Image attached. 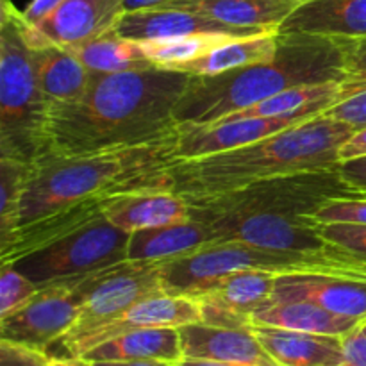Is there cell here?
Masks as SVG:
<instances>
[{
	"instance_id": "obj_34",
	"label": "cell",
	"mask_w": 366,
	"mask_h": 366,
	"mask_svg": "<svg viewBox=\"0 0 366 366\" xmlns=\"http://www.w3.org/2000/svg\"><path fill=\"white\" fill-rule=\"evenodd\" d=\"M318 231L336 249L366 263V225L318 224Z\"/></svg>"
},
{
	"instance_id": "obj_32",
	"label": "cell",
	"mask_w": 366,
	"mask_h": 366,
	"mask_svg": "<svg viewBox=\"0 0 366 366\" xmlns=\"http://www.w3.org/2000/svg\"><path fill=\"white\" fill-rule=\"evenodd\" d=\"M317 224H356L366 225V197L352 193L331 197L307 214Z\"/></svg>"
},
{
	"instance_id": "obj_8",
	"label": "cell",
	"mask_w": 366,
	"mask_h": 366,
	"mask_svg": "<svg viewBox=\"0 0 366 366\" xmlns=\"http://www.w3.org/2000/svg\"><path fill=\"white\" fill-rule=\"evenodd\" d=\"M336 168L256 182L220 199L192 204V211L193 214H310L324 200L349 193Z\"/></svg>"
},
{
	"instance_id": "obj_38",
	"label": "cell",
	"mask_w": 366,
	"mask_h": 366,
	"mask_svg": "<svg viewBox=\"0 0 366 366\" xmlns=\"http://www.w3.org/2000/svg\"><path fill=\"white\" fill-rule=\"evenodd\" d=\"M338 177L352 195L366 197V156L338 163Z\"/></svg>"
},
{
	"instance_id": "obj_9",
	"label": "cell",
	"mask_w": 366,
	"mask_h": 366,
	"mask_svg": "<svg viewBox=\"0 0 366 366\" xmlns=\"http://www.w3.org/2000/svg\"><path fill=\"white\" fill-rule=\"evenodd\" d=\"M163 261H124L120 264L92 274L86 281V297L81 315L74 327L57 343L77 340L131 310L147 297L164 292ZM56 343V345H57Z\"/></svg>"
},
{
	"instance_id": "obj_18",
	"label": "cell",
	"mask_w": 366,
	"mask_h": 366,
	"mask_svg": "<svg viewBox=\"0 0 366 366\" xmlns=\"http://www.w3.org/2000/svg\"><path fill=\"white\" fill-rule=\"evenodd\" d=\"M182 354L188 360L222 361L243 366H279L250 329L217 327L204 322L179 327Z\"/></svg>"
},
{
	"instance_id": "obj_24",
	"label": "cell",
	"mask_w": 366,
	"mask_h": 366,
	"mask_svg": "<svg viewBox=\"0 0 366 366\" xmlns=\"http://www.w3.org/2000/svg\"><path fill=\"white\" fill-rule=\"evenodd\" d=\"M213 243L214 236L209 225L192 218L188 222L131 232L129 261L157 263V261L177 259L206 249Z\"/></svg>"
},
{
	"instance_id": "obj_21",
	"label": "cell",
	"mask_w": 366,
	"mask_h": 366,
	"mask_svg": "<svg viewBox=\"0 0 366 366\" xmlns=\"http://www.w3.org/2000/svg\"><path fill=\"white\" fill-rule=\"evenodd\" d=\"M279 32H302L325 38L366 39V0H306Z\"/></svg>"
},
{
	"instance_id": "obj_1",
	"label": "cell",
	"mask_w": 366,
	"mask_h": 366,
	"mask_svg": "<svg viewBox=\"0 0 366 366\" xmlns=\"http://www.w3.org/2000/svg\"><path fill=\"white\" fill-rule=\"evenodd\" d=\"M177 161V132L152 143L79 156L45 152L32 163L16 242L0 259L14 263L104 217V206L114 197L174 189L172 168Z\"/></svg>"
},
{
	"instance_id": "obj_23",
	"label": "cell",
	"mask_w": 366,
	"mask_h": 366,
	"mask_svg": "<svg viewBox=\"0 0 366 366\" xmlns=\"http://www.w3.org/2000/svg\"><path fill=\"white\" fill-rule=\"evenodd\" d=\"M300 4L302 0H172L161 7L193 11L232 27L279 31Z\"/></svg>"
},
{
	"instance_id": "obj_42",
	"label": "cell",
	"mask_w": 366,
	"mask_h": 366,
	"mask_svg": "<svg viewBox=\"0 0 366 366\" xmlns=\"http://www.w3.org/2000/svg\"><path fill=\"white\" fill-rule=\"evenodd\" d=\"M168 2H172V0H124V6L125 13H131V11L154 9V7H161Z\"/></svg>"
},
{
	"instance_id": "obj_46",
	"label": "cell",
	"mask_w": 366,
	"mask_h": 366,
	"mask_svg": "<svg viewBox=\"0 0 366 366\" xmlns=\"http://www.w3.org/2000/svg\"><path fill=\"white\" fill-rule=\"evenodd\" d=\"M302 2H306V0H302Z\"/></svg>"
},
{
	"instance_id": "obj_19",
	"label": "cell",
	"mask_w": 366,
	"mask_h": 366,
	"mask_svg": "<svg viewBox=\"0 0 366 366\" xmlns=\"http://www.w3.org/2000/svg\"><path fill=\"white\" fill-rule=\"evenodd\" d=\"M102 214L107 222L129 234L193 218L192 204L174 189H145L114 197L104 206Z\"/></svg>"
},
{
	"instance_id": "obj_39",
	"label": "cell",
	"mask_w": 366,
	"mask_h": 366,
	"mask_svg": "<svg viewBox=\"0 0 366 366\" xmlns=\"http://www.w3.org/2000/svg\"><path fill=\"white\" fill-rule=\"evenodd\" d=\"M343 366H366V320L342 336Z\"/></svg>"
},
{
	"instance_id": "obj_5",
	"label": "cell",
	"mask_w": 366,
	"mask_h": 366,
	"mask_svg": "<svg viewBox=\"0 0 366 366\" xmlns=\"http://www.w3.org/2000/svg\"><path fill=\"white\" fill-rule=\"evenodd\" d=\"M25 18L11 0L0 7V156L32 164L45 154L49 100L41 92Z\"/></svg>"
},
{
	"instance_id": "obj_26",
	"label": "cell",
	"mask_w": 366,
	"mask_h": 366,
	"mask_svg": "<svg viewBox=\"0 0 366 366\" xmlns=\"http://www.w3.org/2000/svg\"><path fill=\"white\" fill-rule=\"evenodd\" d=\"M363 320L343 317L306 300L295 302H270L252 315V325L290 329L311 335L345 336Z\"/></svg>"
},
{
	"instance_id": "obj_2",
	"label": "cell",
	"mask_w": 366,
	"mask_h": 366,
	"mask_svg": "<svg viewBox=\"0 0 366 366\" xmlns=\"http://www.w3.org/2000/svg\"><path fill=\"white\" fill-rule=\"evenodd\" d=\"M192 77L163 66L93 74L92 86L81 99L49 104L45 152L79 156L175 134V111Z\"/></svg>"
},
{
	"instance_id": "obj_33",
	"label": "cell",
	"mask_w": 366,
	"mask_h": 366,
	"mask_svg": "<svg viewBox=\"0 0 366 366\" xmlns=\"http://www.w3.org/2000/svg\"><path fill=\"white\" fill-rule=\"evenodd\" d=\"M38 292L39 286L29 277H25L18 268H14V264L2 263V272H0V318L20 310Z\"/></svg>"
},
{
	"instance_id": "obj_13",
	"label": "cell",
	"mask_w": 366,
	"mask_h": 366,
	"mask_svg": "<svg viewBox=\"0 0 366 366\" xmlns=\"http://www.w3.org/2000/svg\"><path fill=\"white\" fill-rule=\"evenodd\" d=\"M202 322V310L195 299L186 295H172V293H157L147 297L138 304L125 311L117 320L109 322L104 327L95 329L88 335L66 343H57L61 356L57 357H81L93 347L107 342L111 338L138 331V329L154 327H184V325Z\"/></svg>"
},
{
	"instance_id": "obj_12",
	"label": "cell",
	"mask_w": 366,
	"mask_h": 366,
	"mask_svg": "<svg viewBox=\"0 0 366 366\" xmlns=\"http://www.w3.org/2000/svg\"><path fill=\"white\" fill-rule=\"evenodd\" d=\"M277 275L263 270H238L193 292L202 322L217 327H252V315L272 302Z\"/></svg>"
},
{
	"instance_id": "obj_10",
	"label": "cell",
	"mask_w": 366,
	"mask_h": 366,
	"mask_svg": "<svg viewBox=\"0 0 366 366\" xmlns=\"http://www.w3.org/2000/svg\"><path fill=\"white\" fill-rule=\"evenodd\" d=\"M88 277L41 286L20 310L0 318V340L49 352L77 324Z\"/></svg>"
},
{
	"instance_id": "obj_7",
	"label": "cell",
	"mask_w": 366,
	"mask_h": 366,
	"mask_svg": "<svg viewBox=\"0 0 366 366\" xmlns=\"http://www.w3.org/2000/svg\"><path fill=\"white\" fill-rule=\"evenodd\" d=\"M129 232L99 217L11 264L41 288L129 261Z\"/></svg>"
},
{
	"instance_id": "obj_15",
	"label": "cell",
	"mask_w": 366,
	"mask_h": 366,
	"mask_svg": "<svg viewBox=\"0 0 366 366\" xmlns=\"http://www.w3.org/2000/svg\"><path fill=\"white\" fill-rule=\"evenodd\" d=\"M306 300L343 317L366 320V272L357 274H302L277 275L272 302Z\"/></svg>"
},
{
	"instance_id": "obj_3",
	"label": "cell",
	"mask_w": 366,
	"mask_h": 366,
	"mask_svg": "<svg viewBox=\"0 0 366 366\" xmlns=\"http://www.w3.org/2000/svg\"><path fill=\"white\" fill-rule=\"evenodd\" d=\"M354 129L327 113L227 152L177 161L174 192L189 204L207 202L252 186L306 172L335 170L338 150Z\"/></svg>"
},
{
	"instance_id": "obj_6",
	"label": "cell",
	"mask_w": 366,
	"mask_h": 366,
	"mask_svg": "<svg viewBox=\"0 0 366 366\" xmlns=\"http://www.w3.org/2000/svg\"><path fill=\"white\" fill-rule=\"evenodd\" d=\"M238 270H263L275 275L302 272L357 274L366 272V263L349 256L343 250L306 254L264 249L243 242H222L177 259L163 261L161 267L164 292L186 297Z\"/></svg>"
},
{
	"instance_id": "obj_27",
	"label": "cell",
	"mask_w": 366,
	"mask_h": 366,
	"mask_svg": "<svg viewBox=\"0 0 366 366\" xmlns=\"http://www.w3.org/2000/svg\"><path fill=\"white\" fill-rule=\"evenodd\" d=\"M277 49L279 31L261 32V34L245 36L224 43L206 56L197 57L174 70L186 71L189 75H218L250 64L272 61L277 54Z\"/></svg>"
},
{
	"instance_id": "obj_14",
	"label": "cell",
	"mask_w": 366,
	"mask_h": 366,
	"mask_svg": "<svg viewBox=\"0 0 366 366\" xmlns=\"http://www.w3.org/2000/svg\"><path fill=\"white\" fill-rule=\"evenodd\" d=\"M317 117V114H315ZM313 118V114H292L274 118H224L213 124H181L177 127V159H197L227 152L259 142L292 125Z\"/></svg>"
},
{
	"instance_id": "obj_20",
	"label": "cell",
	"mask_w": 366,
	"mask_h": 366,
	"mask_svg": "<svg viewBox=\"0 0 366 366\" xmlns=\"http://www.w3.org/2000/svg\"><path fill=\"white\" fill-rule=\"evenodd\" d=\"M124 14V0H66L38 27L54 43L71 49L117 29Z\"/></svg>"
},
{
	"instance_id": "obj_43",
	"label": "cell",
	"mask_w": 366,
	"mask_h": 366,
	"mask_svg": "<svg viewBox=\"0 0 366 366\" xmlns=\"http://www.w3.org/2000/svg\"><path fill=\"white\" fill-rule=\"evenodd\" d=\"M93 366H175L168 361H99Z\"/></svg>"
},
{
	"instance_id": "obj_29",
	"label": "cell",
	"mask_w": 366,
	"mask_h": 366,
	"mask_svg": "<svg viewBox=\"0 0 366 366\" xmlns=\"http://www.w3.org/2000/svg\"><path fill=\"white\" fill-rule=\"evenodd\" d=\"M68 50H71L92 74H118L156 66L145 56L142 43L125 39L118 34L117 29Z\"/></svg>"
},
{
	"instance_id": "obj_4",
	"label": "cell",
	"mask_w": 366,
	"mask_h": 366,
	"mask_svg": "<svg viewBox=\"0 0 366 366\" xmlns=\"http://www.w3.org/2000/svg\"><path fill=\"white\" fill-rule=\"evenodd\" d=\"M352 41L279 32L272 61L218 75H193L175 111L177 124H213L290 88L343 79V64Z\"/></svg>"
},
{
	"instance_id": "obj_11",
	"label": "cell",
	"mask_w": 366,
	"mask_h": 366,
	"mask_svg": "<svg viewBox=\"0 0 366 366\" xmlns=\"http://www.w3.org/2000/svg\"><path fill=\"white\" fill-rule=\"evenodd\" d=\"M193 218L209 225L214 243L243 242L264 249L306 254L340 250L320 234L318 224L307 214H193Z\"/></svg>"
},
{
	"instance_id": "obj_31",
	"label": "cell",
	"mask_w": 366,
	"mask_h": 366,
	"mask_svg": "<svg viewBox=\"0 0 366 366\" xmlns=\"http://www.w3.org/2000/svg\"><path fill=\"white\" fill-rule=\"evenodd\" d=\"M238 36L229 34H193L181 36V38L159 39V41L142 43L145 56L156 66L177 68L181 64L189 63L200 56H206L211 50L218 49L224 43L232 41Z\"/></svg>"
},
{
	"instance_id": "obj_35",
	"label": "cell",
	"mask_w": 366,
	"mask_h": 366,
	"mask_svg": "<svg viewBox=\"0 0 366 366\" xmlns=\"http://www.w3.org/2000/svg\"><path fill=\"white\" fill-rule=\"evenodd\" d=\"M366 89V39L352 41L343 64L342 100Z\"/></svg>"
},
{
	"instance_id": "obj_17",
	"label": "cell",
	"mask_w": 366,
	"mask_h": 366,
	"mask_svg": "<svg viewBox=\"0 0 366 366\" xmlns=\"http://www.w3.org/2000/svg\"><path fill=\"white\" fill-rule=\"evenodd\" d=\"M117 32L131 41H159V39L181 38L193 34H229L245 38L261 34V29H242L225 25L222 21L207 18L204 14L174 7H156V9L131 11L118 21Z\"/></svg>"
},
{
	"instance_id": "obj_16",
	"label": "cell",
	"mask_w": 366,
	"mask_h": 366,
	"mask_svg": "<svg viewBox=\"0 0 366 366\" xmlns=\"http://www.w3.org/2000/svg\"><path fill=\"white\" fill-rule=\"evenodd\" d=\"M24 31L34 54L39 86L49 104H68L81 99L92 86V71L71 50L43 34L38 25L25 20Z\"/></svg>"
},
{
	"instance_id": "obj_37",
	"label": "cell",
	"mask_w": 366,
	"mask_h": 366,
	"mask_svg": "<svg viewBox=\"0 0 366 366\" xmlns=\"http://www.w3.org/2000/svg\"><path fill=\"white\" fill-rule=\"evenodd\" d=\"M325 113L335 118V120L350 125L354 131L366 127V89L340 100L338 104H335Z\"/></svg>"
},
{
	"instance_id": "obj_36",
	"label": "cell",
	"mask_w": 366,
	"mask_h": 366,
	"mask_svg": "<svg viewBox=\"0 0 366 366\" xmlns=\"http://www.w3.org/2000/svg\"><path fill=\"white\" fill-rule=\"evenodd\" d=\"M52 361L46 350L0 340V366H49Z\"/></svg>"
},
{
	"instance_id": "obj_40",
	"label": "cell",
	"mask_w": 366,
	"mask_h": 366,
	"mask_svg": "<svg viewBox=\"0 0 366 366\" xmlns=\"http://www.w3.org/2000/svg\"><path fill=\"white\" fill-rule=\"evenodd\" d=\"M64 2H66V0H31L21 13H24L25 20L38 25L41 24L43 20H46L54 11L59 9Z\"/></svg>"
},
{
	"instance_id": "obj_44",
	"label": "cell",
	"mask_w": 366,
	"mask_h": 366,
	"mask_svg": "<svg viewBox=\"0 0 366 366\" xmlns=\"http://www.w3.org/2000/svg\"><path fill=\"white\" fill-rule=\"evenodd\" d=\"M49 366H93V363L84 357H52Z\"/></svg>"
},
{
	"instance_id": "obj_30",
	"label": "cell",
	"mask_w": 366,
	"mask_h": 366,
	"mask_svg": "<svg viewBox=\"0 0 366 366\" xmlns=\"http://www.w3.org/2000/svg\"><path fill=\"white\" fill-rule=\"evenodd\" d=\"M32 164L0 156V257L16 242L21 200L31 179Z\"/></svg>"
},
{
	"instance_id": "obj_22",
	"label": "cell",
	"mask_w": 366,
	"mask_h": 366,
	"mask_svg": "<svg viewBox=\"0 0 366 366\" xmlns=\"http://www.w3.org/2000/svg\"><path fill=\"white\" fill-rule=\"evenodd\" d=\"M267 352L279 366H343L342 336L311 335L290 329L252 325Z\"/></svg>"
},
{
	"instance_id": "obj_28",
	"label": "cell",
	"mask_w": 366,
	"mask_h": 366,
	"mask_svg": "<svg viewBox=\"0 0 366 366\" xmlns=\"http://www.w3.org/2000/svg\"><path fill=\"white\" fill-rule=\"evenodd\" d=\"M340 100H342V82L340 81L297 86L225 118L238 120V118H274L292 117V114H313L315 117V114H322L331 109Z\"/></svg>"
},
{
	"instance_id": "obj_41",
	"label": "cell",
	"mask_w": 366,
	"mask_h": 366,
	"mask_svg": "<svg viewBox=\"0 0 366 366\" xmlns=\"http://www.w3.org/2000/svg\"><path fill=\"white\" fill-rule=\"evenodd\" d=\"M366 156V127L357 129L347 142L342 143L338 150V161L356 159V157Z\"/></svg>"
},
{
	"instance_id": "obj_45",
	"label": "cell",
	"mask_w": 366,
	"mask_h": 366,
	"mask_svg": "<svg viewBox=\"0 0 366 366\" xmlns=\"http://www.w3.org/2000/svg\"><path fill=\"white\" fill-rule=\"evenodd\" d=\"M175 366H243V365H234V363H222V361H207V360H188V357H182Z\"/></svg>"
},
{
	"instance_id": "obj_25",
	"label": "cell",
	"mask_w": 366,
	"mask_h": 366,
	"mask_svg": "<svg viewBox=\"0 0 366 366\" xmlns=\"http://www.w3.org/2000/svg\"><path fill=\"white\" fill-rule=\"evenodd\" d=\"M92 363L99 361H168L179 363L184 357L181 335L175 327L138 329L111 338L84 354Z\"/></svg>"
}]
</instances>
